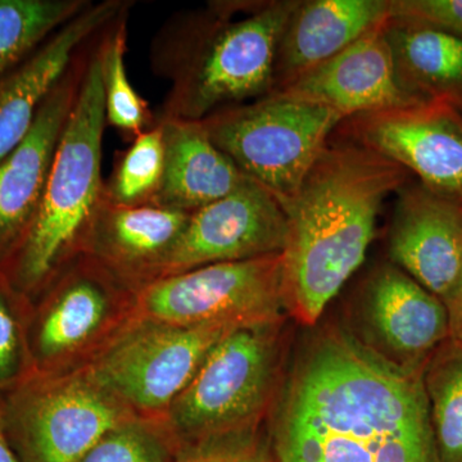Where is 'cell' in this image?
<instances>
[{
	"instance_id": "1",
	"label": "cell",
	"mask_w": 462,
	"mask_h": 462,
	"mask_svg": "<svg viewBox=\"0 0 462 462\" xmlns=\"http://www.w3.org/2000/svg\"><path fill=\"white\" fill-rule=\"evenodd\" d=\"M269 416L273 462H440L422 372L340 325L310 334Z\"/></svg>"
},
{
	"instance_id": "2",
	"label": "cell",
	"mask_w": 462,
	"mask_h": 462,
	"mask_svg": "<svg viewBox=\"0 0 462 462\" xmlns=\"http://www.w3.org/2000/svg\"><path fill=\"white\" fill-rule=\"evenodd\" d=\"M407 172L375 152L343 141L328 144L296 196L282 206L287 242L282 288L287 314L314 327L363 264L376 220Z\"/></svg>"
},
{
	"instance_id": "3",
	"label": "cell",
	"mask_w": 462,
	"mask_h": 462,
	"mask_svg": "<svg viewBox=\"0 0 462 462\" xmlns=\"http://www.w3.org/2000/svg\"><path fill=\"white\" fill-rule=\"evenodd\" d=\"M297 5L216 2L169 18L149 53L152 71L169 83L156 121H203L272 94L279 42Z\"/></svg>"
},
{
	"instance_id": "4",
	"label": "cell",
	"mask_w": 462,
	"mask_h": 462,
	"mask_svg": "<svg viewBox=\"0 0 462 462\" xmlns=\"http://www.w3.org/2000/svg\"><path fill=\"white\" fill-rule=\"evenodd\" d=\"M99 35L91 48L75 107L58 142L38 214L23 245L0 270L29 300L81 254L103 197V134L107 121Z\"/></svg>"
},
{
	"instance_id": "5",
	"label": "cell",
	"mask_w": 462,
	"mask_h": 462,
	"mask_svg": "<svg viewBox=\"0 0 462 462\" xmlns=\"http://www.w3.org/2000/svg\"><path fill=\"white\" fill-rule=\"evenodd\" d=\"M282 324L243 325L215 346L166 413L179 445L260 430L282 384Z\"/></svg>"
},
{
	"instance_id": "6",
	"label": "cell",
	"mask_w": 462,
	"mask_h": 462,
	"mask_svg": "<svg viewBox=\"0 0 462 462\" xmlns=\"http://www.w3.org/2000/svg\"><path fill=\"white\" fill-rule=\"evenodd\" d=\"M138 318V291L80 254L29 300L27 340L35 373L90 366Z\"/></svg>"
},
{
	"instance_id": "7",
	"label": "cell",
	"mask_w": 462,
	"mask_h": 462,
	"mask_svg": "<svg viewBox=\"0 0 462 462\" xmlns=\"http://www.w3.org/2000/svg\"><path fill=\"white\" fill-rule=\"evenodd\" d=\"M343 121L333 109L272 93L199 123L240 171L282 207L296 196Z\"/></svg>"
},
{
	"instance_id": "8",
	"label": "cell",
	"mask_w": 462,
	"mask_h": 462,
	"mask_svg": "<svg viewBox=\"0 0 462 462\" xmlns=\"http://www.w3.org/2000/svg\"><path fill=\"white\" fill-rule=\"evenodd\" d=\"M5 431L23 462H76L135 413L90 367L33 373L0 398Z\"/></svg>"
},
{
	"instance_id": "9",
	"label": "cell",
	"mask_w": 462,
	"mask_h": 462,
	"mask_svg": "<svg viewBox=\"0 0 462 462\" xmlns=\"http://www.w3.org/2000/svg\"><path fill=\"white\" fill-rule=\"evenodd\" d=\"M236 328L138 316L88 367L135 415L165 418L209 352Z\"/></svg>"
},
{
	"instance_id": "10",
	"label": "cell",
	"mask_w": 462,
	"mask_h": 462,
	"mask_svg": "<svg viewBox=\"0 0 462 462\" xmlns=\"http://www.w3.org/2000/svg\"><path fill=\"white\" fill-rule=\"evenodd\" d=\"M282 254L163 276L138 291V316L184 327L284 320Z\"/></svg>"
},
{
	"instance_id": "11",
	"label": "cell",
	"mask_w": 462,
	"mask_h": 462,
	"mask_svg": "<svg viewBox=\"0 0 462 462\" xmlns=\"http://www.w3.org/2000/svg\"><path fill=\"white\" fill-rule=\"evenodd\" d=\"M355 314V336L402 369L422 372L449 339L445 303L393 263L366 279Z\"/></svg>"
},
{
	"instance_id": "12",
	"label": "cell",
	"mask_w": 462,
	"mask_h": 462,
	"mask_svg": "<svg viewBox=\"0 0 462 462\" xmlns=\"http://www.w3.org/2000/svg\"><path fill=\"white\" fill-rule=\"evenodd\" d=\"M346 141L393 161L421 184L462 199V115L428 102L346 118Z\"/></svg>"
},
{
	"instance_id": "13",
	"label": "cell",
	"mask_w": 462,
	"mask_h": 462,
	"mask_svg": "<svg viewBox=\"0 0 462 462\" xmlns=\"http://www.w3.org/2000/svg\"><path fill=\"white\" fill-rule=\"evenodd\" d=\"M285 242L284 209L272 193L249 179L238 190L190 214L160 279L208 264L282 254Z\"/></svg>"
},
{
	"instance_id": "14",
	"label": "cell",
	"mask_w": 462,
	"mask_h": 462,
	"mask_svg": "<svg viewBox=\"0 0 462 462\" xmlns=\"http://www.w3.org/2000/svg\"><path fill=\"white\" fill-rule=\"evenodd\" d=\"M96 38L45 100L32 132L0 161V270L23 245L38 214L58 142L80 93Z\"/></svg>"
},
{
	"instance_id": "15",
	"label": "cell",
	"mask_w": 462,
	"mask_h": 462,
	"mask_svg": "<svg viewBox=\"0 0 462 462\" xmlns=\"http://www.w3.org/2000/svg\"><path fill=\"white\" fill-rule=\"evenodd\" d=\"M384 26L273 93L333 109L345 120L428 103L401 81Z\"/></svg>"
},
{
	"instance_id": "16",
	"label": "cell",
	"mask_w": 462,
	"mask_h": 462,
	"mask_svg": "<svg viewBox=\"0 0 462 462\" xmlns=\"http://www.w3.org/2000/svg\"><path fill=\"white\" fill-rule=\"evenodd\" d=\"M388 252L393 264L445 303L462 276V199L421 182L403 185Z\"/></svg>"
},
{
	"instance_id": "17",
	"label": "cell",
	"mask_w": 462,
	"mask_h": 462,
	"mask_svg": "<svg viewBox=\"0 0 462 462\" xmlns=\"http://www.w3.org/2000/svg\"><path fill=\"white\" fill-rule=\"evenodd\" d=\"M132 5L125 0L91 2L32 56L0 78V161L32 132L45 100L79 54Z\"/></svg>"
},
{
	"instance_id": "18",
	"label": "cell",
	"mask_w": 462,
	"mask_h": 462,
	"mask_svg": "<svg viewBox=\"0 0 462 462\" xmlns=\"http://www.w3.org/2000/svg\"><path fill=\"white\" fill-rule=\"evenodd\" d=\"M190 214L154 205L121 206L100 199L81 254L139 291L160 279Z\"/></svg>"
},
{
	"instance_id": "19",
	"label": "cell",
	"mask_w": 462,
	"mask_h": 462,
	"mask_svg": "<svg viewBox=\"0 0 462 462\" xmlns=\"http://www.w3.org/2000/svg\"><path fill=\"white\" fill-rule=\"evenodd\" d=\"M389 8V0L298 2L279 42L275 90L384 26Z\"/></svg>"
},
{
	"instance_id": "20",
	"label": "cell",
	"mask_w": 462,
	"mask_h": 462,
	"mask_svg": "<svg viewBox=\"0 0 462 462\" xmlns=\"http://www.w3.org/2000/svg\"><path fill=\"white\" fill-rule=\"evenodd\" d=\"M165 141V171L152 205L193 214L249 180L207 135L199 121L157 120Z\"/></svg>"
},
{
	"instance_id": "21",
	"label": "cell",
	"mask_w": 462,
	"mask_h": 462,
	"mask_svg": "<svg viewBox=\"0 0 462 462\" xmlns=\"http://www.w3.org/2000/svg\"><path fill=\"white\" fill-rule=\"evenodd\" d=\"M384 32L404 87L462 115V39L391 17Z\"/></svg>"
},
{
	"instance_id": "22",
	"label": "cell",
	"mask_w": 462,
	"mask_h": 462,
	"mask_svg": "<svg viewBox=\"0 0 462 462\" xmlns=\"http://www.w3.org/2000/svg\"><path fill=\"white\" fill-rule=\"evenodd\" d=\"M129 12L127 8L100 32L98 53L106 121L132 142L156 125V114L134 89L127 75L125 56Z\"/></svg>"
},
{
	"instance_id": "23",
	"label": "cell",
	"mask_w": 462,
	"mask_h": 462,
	"mask_svg": "<svg viewBox=\"0 0 462 462\" xmlns=\"http://www.w3.org/2000/svg\"><path fill=\"white\" fill-rule=\"evenodd\" d=\"M90 0H0V78L20 65Z\"/></svg>"
},
{
	"instance_id": "24",
	"label": "cell",
	"mask_w": 462,
	"mask_h": 462,
	"mask_svg": "<svg viewBox=\"0 0 462 462\" xmlns=\"http://www.w3.org/2000/svg\"><path fill=\"white\" fill-rule=\"evenodd\" d=\"M440 462H462V343L448 339L422 370Z\"/></svg>"
},
{
	"instance_id": "25",
	"label": "cell",
	"mask_w": 462,
	"mask_h": 462,
	"mask_svg": "<svg viewBox=\"0 0 462 462\" xmlns=\"http://www.w3.org/2000/svg\"><path fill=\"white\" fill-rule=\"evenodd\" d=\"M163 171L165 141L162 126L156 123L117 154L111 176L105 181L103 196L115 205H152Z\"/></svg>"
},
{
	"instance_id": "26",
	"label": "cell",
	"mask_w": 462,
	"mask_h": 462,
	"mask_svg": "<svg viewBox=\"0 0 462 462\" xmlns=\"http://www.w3.org/2000/svg\"><path fill=\"white\" fill-rule=\"evenodd\" d=\"M179 442L165 418H136L108 431L76 462H175Z\"/></svg>"
},
{
	"instance_id": "27",
	"label": "cell",
	"mask_w": 462,
	"mask_h": 462,
	"mask_svg": "<svg viewBox=\"0 0 462 462\" xmlns=\"http://www.w3.org/2000/svg\"><path fill=\"white\" fill-rule=\"evenodd\" d=\"M29 300L0 272V398L35 373L27 340Z\"/></svg>"
},
{
	"instance_id": "28",
	"label": "cell",
	"mask_w": 462,
	"mask_h": 462,
	"mask_svg": "<svg viewBox=\"0 0 462 462\" xmlns=\"http://www.w3.org/2000/svg\"><path fill=\"white\" fill-rule=\"evenodd\" d=\"M175 462H273L269 437L260 430L179 446Z\"/></svg>"
},
{
	"instance_id": "29",
	"label": "cell",
	"mask_w": 462,
	"mask_h": 462,
	"mask_svg": "<svg viewBox=\"0 0 462 462\" xmlns=\"http://www.w3.org/2000/svg\"><path fill=\"white\" fill-rule=\"evenodd\" d=\"M393 20L416 23L462 39V0H389Z\"/></svg>"
},
{
	"instance_id": "30",
	"label": "cell",
	"mask_w": 462,
	"mask_h": 462,
	"mask_svg": "<svg viewBox=\"0 0 462 462\" xmlns=\"http://www.w3.org/2000/svg\"><path fill=\"white\" fill-rule=\"evenodd\" d=\"M445 306L448 312L449 339L462 343V276L445 300Z\"/></svg>"
},
{
	"instance_id": "31",
	"label": "cell",
	"mask_w": 462,
	"mask_h": 462,
	"mask_svg": "<svg viewBox=\"0 0 462 462\" xmlns=\"http://www.w3.org/2000/svg\"><path fill=\"white\" fill-rule=\"evenodd\" d=\"M0 462H23L9 440L5 422H3L2 411H0Z\"/></svg>"
}]
</instances>
